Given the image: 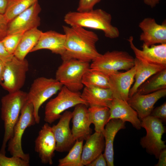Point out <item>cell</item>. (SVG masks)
<instances>
[{"instance_id":"6da1fadb","label":"cell","mask_w":166,"mask_h":166,"mask_svg":"<svg viewBox=\"0 0 166 166\" xmlns=\"http://www.w3.org/2000/svg\"><path fill=\"white\" fill-rule=\"evenodd\" d=\"M62 28L66 38L65 50L61 56L63 61L75 59L89 62L101 55L96 47L99 38L95 33L77 26Z\"/></svg>"},{"instance_id":"7a4b0ae2","label":"cell","mask_w":166,"mask_h":166,"mask_svg":"<svg viewBox=\"0 0 166 166\" xmlns=\"http://www.w3.org/2000/svg\"><path fill=\"white\" fill-rule=\"evenodd\" d=\"M111 15L100 9L85 12L70 11L64 17L65 22L70 26L98 30L102 31L105 36L111 39L118 37V28L111 23Z\"/></svg>"},{"instance_id":"3957f363","label":"cell","mask_w":166,"mask_h":166,"mask_svg":"<svg viewBox=\"0 0 166 166\" xmlns=\"http://www.w3.org/2000/svg\"><path fill=\"white\" fill-rule=\"evenodd\" d=\"M27 101V93L21 90L9 93L1 99V117L4 133L0 152L3 154H6V144L13 136L14 127Z\"/></svg>"},{"instance_id":"277c9868","label":"cell","mask_w":166,"mask_h":166,"mask_svg":"<svg viewBox=\"0 0 166 166\" xmlns=\"http://www.w3.org/2000/svg\"><path fill=\"white\" fill-rule=\"evenodd\" d=\"M90 65L89 62L75 59L63 61L56 71L55 79L70 90L79 92L84 86L83 76Z\"/></svg>"},{"instance_id":"5b68a950","label":"cell","mask_w":166,"mask_h":166,"mask_svg":"<svg viewBox=\"0 0 166 166\" xmlns=\"http://www.w3.org/2000/svg\"><path fill=\"white\" fill-rule=\"evenodd\" d=\"M35 124L33 105L27 101L22 109L18 121L14 127L13 136L8 142L7 151L12 156L20 158L30 162L29 154L25 153L22 149V140L27 128Z\"/></svg>"},{"instance_id":"8992f818","label":"cell","mask_w":166,"mask_h":166,"mask_svg":"<svg viewBox=\"0 0 166 166\" xmlns=\"http://www.w3.org/2000/svg\"><path fill=\"white\" fill-rule=\"evenodd\" d=\"M63 86L55 79L40 77L34 80L27 93V101L33 105L36 124H39L40 121L39 111L40 107L60 91Z\"/></svg>"},{"instance_id":"52a82bcc","label":"cell","mask_w":166,"mask_h":166,"mask_svg":"<svg viewBox=\"0 0 166 166\" xmlns=\"http://www.w3.org/2000/svg\"><path fill=\"white\" fill-rule=\"evenodd\" d=\"M86 102L81 97L79 92L71 91L63 86L57 95L50 100L46 104L45 109L44 120L51 124L59 119L61 114L67 109L79 104Z\"/></svg>"},{"instance_id":"ba28073f","label":"cell","mask_w":166,"mask_h":166,"mask_svg":"<svg viewBox=\"0 0 166 166\" xmlns=\"http://www.w3.org/2000/svg\"><path fill=\"white\" fill-rule=\"evenodd\" d=\"M141 121V127L145 129L146 135L141 139L140 145L145 148L147 153L158 159L161 152L166 147L165 141L162 140L165 131L162 122L150 115L143 118Z\"/></svg>"},{"instance_id":"9c48e42d","label":"cell","mask_w":166,"mask_h":166,"mask_svg":"<svg viewBox=\"0 0 166 166\" xmlns=\"http://www.w3.org/2000/svg\"><path fill=\"white\" fill-rule=\"evenodd\" d=\"M134 65V58L128 52L122 51H107L92 61V69L109 75L121 70L127 71Z\"/></svg>"},{"instance_id":"30bf717a","label":"cell","mask_w":166,"mask_h":166,"mask_svg":"<svg viewBox=\"0 0 166 166\" xmlns=\"http://www.w3.org/2000/svg\"><path fill=\"white\" fill-rule=\"evenodd\" d=\"M29 69L28 61L20 60L14 56L6 63L3 81L0 85L8 93L21 90L25 83Z\"/></svg>"},{"instance_id":"8fae6325","label":"cell","mask_w":166,"mask_h":166,"mask_svg":"<svg viewBox=\"0 0 166 166\" xmlns=\"http://www.w3.org/2000/svg\"><path fill=\"white\" fill-rule=\"evenodd\" d=\"M56 148V141L52 127L46 123L42 127L35 139V151L38 154L42 163L52 165Z\"/></svg>"},{"instance_id":"7c38bea8","label":"cell","mask_w":166,"mask_h":166,"mask_svg":"<svg viewBox=\"0 0 166 166\" xmlns=\"http://www.w3.org/2000/svg\"><path fill=\"white\" fill-rule=\"evenodd\" d=\"M41 10L38 1L37 2L8 23L7 34L38 28L40 24L39 14Z\"/></svg>"},{"instance_id":"4fadbf2b","label":"cell","mask_w":166,"mask_h":166,"mask_svg":"<svg viewBox=\"0 0 166 166\" xmlns=\"http://www.w3.org/2000/svg\"><path fill=\"white\" fill-rule=\"evenodd\" d=\"M72 116V112L65 111L61 115L58 123L51 127L56 141L57 152L69 151L76 141L69 127Z\"/></svg>"},{"instance_id":"5bb4252c","label":"cell","mask_w":166,"mask_h":166,"mask_svg":"<svg viewBox=\"0 0 166 166\" xmlns=\"http://www.w3.org/2000/svg\"><path fill=\"white\" fill-rule=\"evenodd\" d=\"M134 67L124 72H118L109 75V88L113 99L127 101L130 87L134 78Z\"/></svg>"},{"instance_id":"9a60e30c","label":"cell","mask_w":166,"mask_h":166,"mask_svg":"<svg viewBox=\"0 0 166 166\" xmlns=\"http://www.w3.org/2000/svg\"><path fill=\"white\" fill-rule=\"evenodd\" d=\"M133 40L132 36L128 39L136 58L150 64L166 66V43L148 46L143 43L141 50L134 45Z\"/></svg>"},{"instance_id":"2e32d148","label":"cell","mask_w":166,"mask_h":166,"mask_svg":"<svg viewBox=\"0 0 166 166\" xmlns=\"http://www.w3.org/2000/svg\"><path fill=\"white\" fill-rule=\"evenodd\" d=\"M142 31L140 39L148 46L166 43V24H158L153 18H146L139 24Z\"/></svg>"},{"instance_id":"e0dca14e","label":"cell","mask_w":166,"mask_h":166,"mask_svg":"<svg viewBox=\"0 0 166 166\" xmlns=\"http://www.w3.org/2000/svg\"><path fill=\"white\" fill-rule=\"evenodd\" d=\"M166 95V89L145 94L136 92L129 98L127 102L136 111L141 120L150 115L156 102Z\"/></svg>"},{"instance_id":"ac0fdd59","label":"cell","mask_w":166,"mask_h":166,"mask_svg":"<svg viewBox=\"0 0 166 166\" xmlns=\"http://www.w3.org/2000/svg\"><path fill=\"white\" fill-rule=\"evenodd\" d=\"M72 132L74 140H86L91 135V123L87 106L79 104L75 106L72 112Z\"/></svg>"},{"instance_id":"d6986e66","label":"cell","mask_w":166,"mask_h":166,"mask_svg":"<svg viewBox=\"0 0 166 166\" xmlns=\"http://www.w3.org/2000/svg\"><path fill=\"white\" fill-rule=\"evenodd\" d=\"M110 116L108 122L113 119H118L125 122L128 121L137 129L141 127V121L136 111L127 101L119 99H113L109 107Z\"/></svg>"},{"instance_id":"ffe728a7","label":"cell","mask_w":166,"mask_h":166,"mask_svg":"<svg viewBox=\"0 0 166 166\" xmlns=\"http://www.w3.org/2000/svg\"><path fill=\"white\" fill-rule=\"evenodd\" d=\"M66 36L53 30L42 32L39 39L30 52L42 49L50 50L61 56L65 50Z\"/></svg>"},{"instance_id":"44dd1931","label":"cell","mask_w":166,"mask_h":166,"mask_svg":"<svg viewBox=\"0 0 166 166\" xmlns=\"http://www.w3.org/2000/svg\"><path fill=\"white\" fill-rule=\"evenodd\" d=\"M125 122L119 119L110 120L105 127L103 134L105 140L104 155L107 165L114 166V150L113 144L115 137L121 129L125 128Z\"/></svg>"},{"instance_id":"7402d4cb","label":"cell","mask_w":166,"mask_h":166,"mask_svg":"<svg viewBox=\"0 0 166 166\" xmlns=\"http://www.w3.org/2000/svg\"><path fill=\"white\" fill-rule=\"evenodd\" d=\"M83 145L81 161L83 165L87 166L104 150L105 140L102 133L95 132L86 140Z\"/></svg>"},{"instance_id":"603a6c76","label":"cell","mask_w":166,"mask_h":166,"mask_svg":"<svg viewBox=\"0 0 166 166\" xmlns=\"http://www.w3.org/2000/svg\"><path fill=\"white\" fill-rule=\"evenodd\" d=\"M134 67L135 69V82L130 88L129 97H132L137 91L139 87L152 75L166 68V66L150 64L135 57Z\"/></svg>"},{"instance_id":"cb8c5ba5","label":"cell","mask_w":166,"mask_h":166,"mask_svg":"<svg viewBox=\"0 0 166 166\" xmlns=\"http://www.w3.org/2000/svg\"><path fill=\"white\" fill-rule=\"evenodd\" d=\"M81 97L89 106L96 105L109 108L113 99L109 88L97 87H85Z\"/></svg>"},{"instance_id":"d4e9b609","label":"cell","mask_w":166,"mask_h":166,"mask_svg":"<svg viewBox=\"0 0 166 166\" xmlns=\"http://www.w3.org/2000/svg\"><path fill=\"white\" fill-rule=\"evenodd\" d=\"M42 32L34 28L24 32L14 55L23 60L37 43Z\"/></svg>"},{"instance_id":"484cf974","label":"cell","mask_w":166,"mask_h":166,"mask_svg":"<svg viewBox=\"0 0 166 166\" xmlns=\"http://www.w3.org/2000/svg\"><path fill=\"white\" fill-rule=\"evenodd\" d=\"M164 89H166V68L149 78L139 87L136 92L145 94Z\"/></svg>"},{"instance_id":"4316f807","label":"cell","mask_w":166,"mask_h":166,"mask_svg":"<svg viewBox=\"0 0 166 166\" xmlns=\"http://www.w3.org/2000/svg\"><path fill=\"white\" fill-rule=\"evenodd\" d=\"M88 110L91 123L94 124L95 132L103 133L110 116L109 108L94 105L89 106Z\"/></svg>"},{"instance_id":"83f0119b","label":"cell","mask_w":166,"mask_h":166,"mask_svg":"<svg viewBox=\"0 0 166 166\" xmlns=\"http://www.w3.org/2000/svg\"><path fill=\"white\" fill-rule=\"evenodd\" d=\"M82 81L86 87L109 88V75L90 68L84 74Z\"/></svg>"},{"instance_id":"f1b7e54d","label":"cell","mask_w":166,"mask_h":166,"mask_svg":"<svg viewBox=\"0 0 166 166\" xmlns=\"http://www.w3.org/2000/svg\"><path fill=\"white\" fill-rule=\"evenodd\" d=\"M83 140H77L68 154L58 160V166H83L81 161Z\"/></svg>"},{"instance_id":"f546056e","label":"cell","mask_w":166,"mask_h":166,"mask_svg":"<svg viewBox=\"0 0 166 166\" xmlns=\"http://www.w3.org/2000/svg\"><path fill=\"white\" fill-rule=\"evenodd\" d=\"M38 0H7L4 15L9 22Z\"/></svg>"},{"instance_id":"4dcf8cb0","label":"cell","mask_w":166,"mask_h":166,"mask_svg":"<svg viewBox=\"0 0 166 166\" xmlns=\"http://www.w3.org/2000/svg\"><path fill=\"white\" fill-rule=\"evenodd\" d=\"M24 33L21 32L7 34L1 41L9 53L14 55Z\"/></svg>"},{"instance_id":"1f68e13d","label":"cell","mask_w":166,"mask_h":166,"mask_svg":"<svg viewBox=\"0 0 166 166\" xmlns=\"http://www.w3.org/2000/svg\"><path fill=\"white\" fill-rule=\"evenodd\" d=\"M29 163L17 157H7L0 152V166H29Z\"/></svg>"},{"instance_id":"d6a6232c","label":"cell","mask_w":166,"mask_h":166,"mask_svg":"<svg viewBox=\"0 0 166 166\" xmlns=\"http://www.w3.org/2000/svg\"><path fill=\"white\" fill-rule=\"evenodd\" d=\"M101 0H79L77 11L85 12L93 9L94 6Z\"/></svg>"},{"instance_id":"836d02e7","label":"cell","mask_w":166,"mask_h":166,"mask_svg":"<svg viewBox=\"0 0 166 166\" xmlns=\"http://www.w3.org/2000/svg\"><path fill=\"white\" fill-rule=\"evenodd\" d=\"M150 115L160 120L163 122L166 121V103L153 109Z\"/></svg>"},{"instance_id":"e575fe53","label":"cell","mask_w":166,"mask_h":166,"mask_svg":"<svg viewBox=\"0 0 166 166\" xmlns=\"http://www.w3.org/2000/svg\"><path fill=\"white\" fill-rule=\"evenodd\" d=\"M8 23L4 14L0 13V41L7 35Z\"/></svg>"},{"instance_id":"d590c367","label":"cell","mask_w":166,"mask_h":166,"mask_svg":"<svg viewBox=\"0 0 166 166\" xmlns=\"http://www.w3.org/2000/svg\"><path fill=\"white\" fill-rule=\"evenodd\" d=\"M14 56L7 51L2 42L0 41V60L6 63L10 61Z\"/></svg>"},{"instance_id":"8d00e7d4","label":"cell","mask_w":166,"mask_h":166,"mask_svg":"<svg viewBox=\"0 0 166 166\" xmlns=\"http://www.w3.org/2000/svg\"><path fill=\"white\" fill-rule=\"evenodd\" d=\"M107 161L104 154L101 153L87 166H106Z\"/></svg>"},{"instance_id":"74e56055","label":"cell","mask_w":166,"mask_h":166,"mask_svg":"<svg viewBox=\"0 0 166 166\" xmlns=\"http://www.w3.org/2000/svg\"><path fill=\"white\" fill-rule=\"evenodd\" d=\"M159 161L156 166H166V148L163 150L160 154L159 157Z\"/></svg>"},{"instance_id":"f35d334b","label":"cell","mask_w":166,"mask_h":166,"mask_svg":"<svg viewBox=\"0 0 166 166\" xmlns=\"http://www.w3.org/2000/svg\"><path fill=\"white\" fill-rule=\"evenodd\" d=\"M160 0H144V3L151 8H153L159 3Z\"/></svg>"},{"instance_id":"ab89813d","label":"cell","mask_w":166,"mask_h":166,"mask_svg":"<svg viewBox=\"0 0 166 166\" xmlns=\"http://www.w3.org/2000/svg\"><path fill=\"white\" fill-rule=\"evenodd\" d=\"M6 63L0 60V85L3 81Z\"/></svg>"},{"instance_id":"60d3db41","label":"cell","mask_w":166,"mask_h":166,"mask_svg":"<svg viewBox=\"0 0 166 166\" xmlns=\"http://www.w3.org/2000/svg\"><path fill=\"white\" fill-rule=\"evenodd\" d=\"M7 0H0V13L4 14L6 7Z\"/></svg>"}]
</instances>
